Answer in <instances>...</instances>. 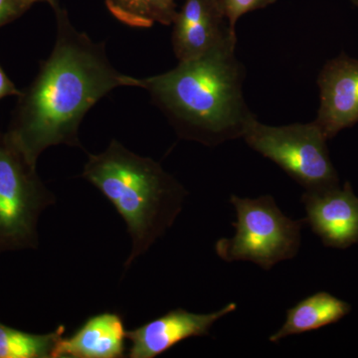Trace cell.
I'll return each instance as SVG.
<instances>
[{"mask_svg": "<svg viewBox=\"0 0 358 358\" xmlns=\"http://www.w3.org/2000/svg\"><path fill=\"white\" fill-rule=\"evenodd\" d=\"M56 40L32 84L21 92L10 129V140L26 159H37L54 145L82 148L79 129L90 110L120 87H136V78L110 64L105 43L79 31L60 4Z\"/></svg>", "mask_w": 358, "mask_h": 358, "instance_id": "obj_1", "label": "cell"}, {"mask_svg": "<svg viewBox=\"0 0 358 358\" xmlns=\"http://www.w3.org/2000/svg\"><path fill=\"white\" fill-rule=\"evenodd\" d=\"M236 310L237 303H229L209 313H190L183 308L171 310L128 331L129 357L155 358L185 339L208 336L216 322Z\"/></svg>", "mask_w": 358, "mask_h": 358, "instance_id": "obj_7", "label": "cell"}, {"mask_svg": "<svg viewBox=\"0 0 358 358\" xmlns=\"http://www.w3.org/2000/svg\"><path fill=\"white\" fill-rule=\"evenodd\" d=\"M320 106L315 124L327 140L358 122V60L345 53L331 59L317 78Z\"/></svg>", "mask_w": 358, "mask_h": 358, "instance_id": "obj_8", "label": "cell"}, {"mask_svg": "<svg viewBox=\"0 0 358 358\" xmlns=\"http://www.w3.org/2000/svg\"><path fill=\"white\" fill-rule=\"evenodd\" d=\"M55 200L36 166L0 134V252L34 247L40 214Z\"/></svg>", "mask_w": 358, "mask_h": 358, "instance_id": "obj_6", "label": "cell"}, {"mask_svg": "<svg viewBox=\"0 0 358 358\" xmlns=\"http://www.w3.org/2000/svg\"><path fill=\"white\" fill-rule=\"evenodd\" d=\"M106 6L115 20L133 28L173 24L178 13L174 0H106Z\"/></svg>", "mask_w": 358, "mask_h": 358, "instance_id": "obj_13", "label": "cell"}, {"mask_svg": "<svg viewBox=\"0 0 358 358\" xmlns=\"http://www.w3.org/2000/svg\"><path fill=\"white\" fill-rule=\"evenodd\" d=\"M65 331L64 326H59L52 333L33 334L0 324V358H52Z\"/></svg>", "mask_w": 358, "mask_h": 358, "instance_id": "obj_14", "label": "cell"}, {"mask_svg": "<svg viewBox=\"0 0 358 358\" xmlns=\"http://www.w3.org/2000/svg\"><path fill=\"white\" fill-rule=\"evenodd\" d=\"M128 331L121 315L102 313L85 322L69 338L59 339L52 358H121Z\"/></svg>", "mask_w": 358, "mask_h": 358, "instance_id": "obj_11", "label": "cell"}, {"mask_svg": "<svg viewBox=\"0 0 358 358\" xmlns=\"http://www.w3.org/2000/svg\"><path fill=\"white\" fill-rule=\"evenodd\" d=\"M229 38L199 57L178 61L173 70L136 78L176 133L208 147L243 138L256 115L245 102V68Z\"/></svg>", "mask_w": 358, "mask_h": 358, "instance_id": "obj_2", "label": "cell"}, {"mask_svg": "<svg viewBox=\"0 0 358 358\" xmlns=\"http://www.w3.org/2000/svg\"><path fill=\"white\" fill-rule=\"evenodd\" d=\"M230 202L236 210L237 220L232 223L236 232L232 238L216 242L219 258L225 262L246 261L271 270L296 256L306 219L294 220L285 215L271 195L253 199L233 194Z\"/></svg>", "mask_w": 358, "mask_h": 358, "instance_id": "obj_4", "label": "cell"}, {"mask_svg": "<svg viewBox=\"0 0 358 358\" xmlns=\"http://www.w3.org/2000/svg\"><path fill=\"white\" fill-rule=\"evenodd\" d=\"M352 3L355 4V6H358V0H352Z\"/></svg>", "mask_w": 358, "mask_h": 358, "instance_id": "obj_19", "label": "cell"}, {"mask_svg": "<svg viewBox=\"0 0 358 358\" xmlns=\"http://www.w3.org/2000/svg\"><path fill=\"white\" fill-rule=\"evenodd\" d=\"M350 310L352 307L345 301L326 292H320L289 308L286 322L268 338V341L279 343L288 336L308 333L334 324L345 317Z\"/></svg>", "mask_w": 358, "mask_h": 358, "instance_id": "obj_12", "label": "cell"}, {"mask_svg": "<svg viewBox=\"0 0 358 358\" xmlns=\"http://www.w3.org/2000/svg\"><path fill=\"white\" fill-rule=\"evenodd\" d=\"M245 143L272 160L306 192L339 185L327 138L315 122L288 126H268L252 120L245 131Z\"/></svg>", "mask_w": 358, "mask_h": 358, "instance_id": "obj_5", "label": "cell"}, {"mask_svg": "<svg viewBox=\"0 0 358 358\" xmlns=\"http://www.w3.org/2000/svg\"><path fill=\"white\" fill-rule=\"evenodd\" d=\"M33 4L34 0H0V27L17 20Z\"/></svg>", "mask_w": 358, "mask_h": 358, "instance_id": "obj_16", "label": "cell"}, {"mask_svg": "<svg viewBox=\"0 0 358 358\" xmlns=\"http://www.w3.org/2000/svg\"><path fill=\"white\" fill-rule=\"evenodd\" d=\"M173 46L178 61L199 57L229 38H237L216 0H185L173 21Z\"/></svg>", "mask_w": 358, "mask_h": 358, "instance_id": "obj_10", "label": "cell"}, {"mask_svg": "<svg viewBox=\"0 0 358 358\" xmlns=\"http://www.w3.org/2000/svg\"><path fill=\"white\" fill-rule=\"evenodd\" d=\"M301 202L306 222L326 246L345 249L358 243V197L350 182L306 192Z\"/></svg>", "mask_w": 358, "mask_h": 358, "instance_id": "obj_9", "label": "cell"}, {"mask_svg": "<svg viewBox=\"0 0 358 358\" xmlns=\"http://www.w3.org/2000/svg\"><path fill=\"white\" fill-rule=\"evenodd\" d=\"M21 95L20 90L16 88L13 82L9 79L6 73L2 69L0 66V100L9 96H18Z\"/></svg>", "mask_w": 358, "mask_h": 358, "instance_id": "obj_17", "label": "cell"}, {"mask_svg": "<svg viewBox=\"0 0 358 358\" xmlns=\"http://www.w3.org/2000/svg\"><path fill=\"white\" fill-rule=\"evenodd\" d=\"M82 178L102 192L126 222L133 243L126 268L173 226L187 194L159 162L134 154L117 140L101 154L89 155Z\"/></svg>", "mask_w": 358, "mask_h": 358, "instance_id": "obj_3", "label": "cell"}, {"mask_svg": "<svg viewBox=\"0 0 358 358\" xmlns=\"http://www.w3.org/2000/svg\"><path fill=\"white\" fill-rule=\"evenodd\" d=\"M216 1L223 15L228 20L231 30L236 32L235 27H236L237 21L244 14L265 8L275 3L277 0H216Z\"/></svg>", "mask_w": 358, "mask_h": 358, "instance_id": "obj_15", "label": "cell"}, {"mask_svg": "<svg viewBox=\"0 0 358 358\" xmlns=\"http://www.w3.org/2000/svg\"><path fill=\"white\" fill-rule=\"evenodd\" d=\"M34 1L35 3H37V2H46V3L50 4L51 7L58 3V0H34Z\"/></svg>", "mask_w": 358, "mask_h": 358, "instance_id": "obj_18", "label": "cell"}]
</instances>
